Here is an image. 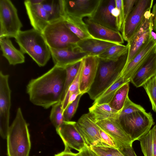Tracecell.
I'll use <instances>...</instances> for the list:
<instances>
[{
    "label": "cell",
    "mask_w": 156,
    "mask_h": 156,
    "mask_svg": "<svg viewBox=\"0 0 156 156\" xmlns=\"http://www.w3.org/2000/svg\"><path fill=\"white\" fill-rule=\"evenodd\" d=\"M66 76L65 68L54 65L42 75L30 80L26 88L30 101L45 109L61 101Z\"/></svg>",
    "instance_id": "cell-1"
},
{
    "label": "cell",
    "mask_w": 156,
    "mask_h": 156,
    "mask_svg": "<svg viewBox=\"0 0 156 156\" xmlns=\"http://www.w3.org/2000/svg\"><path fill=\"white\" fill-rule=\"evenodd\" d=\"M128 52L116 60L99 58V63L93 84L87 92L95 100L120 77L127 62Z\"/></svg>",
    "instance_id": "cell-2"
},
{
    "label": "cell",
    "mask_w": 156,
    "mask_h": 156,
    "mask_svg": "<svg viewBox=\"0 0 156 156\" xmlns=\"http://www.w3.org/2000/svg\"><path fill=\"white\" fill-rule=\"evenodd\" d=\"M20 50L30 56L40 67L45 66L51 55L42 33L34 28L21 30L15 38Z\"/></svg>",
    "instance_id": "cell-3"
},
{
    "label": "cell",
    "mask_w": 156,
    "mask_h": 156,
    "mask_svg": "<svg viewBox=\"0 0 156 156\" xmlns=\"http://www.w3.org/2000/svg\"><path fill=\"white\" fill-rule=\"evenodd\" d=\"M8 156H29L31 142L28 125L19 107L7 136Z\"/></svg>",
    "instance_id": "cell-4"
},
{
    "label": "cell",
    "mask_w": 156,
    "mask_h": 156,
    "mask_svg": "<svg viewBox=\"0 0 156 156\" xmlns=\"http://www.w3.org/2000/svg\"><path fill=\"white\" fill-rule=\"evenodd\" d=\"M42 33L49 48L53 49L75 48L80 40L66 26L64 19L49 23Z\"/></svg>",
    "instance_id": "cell-5"
},
{
    "label": "cell",
    "mask_w": 156,
    "mask_h": 156,
    "mask_svg": "<svg viewBox=\"0 0 156 156\" xmlns=\"http://www.w3.org/2000/svg\"><path fill=\"white\" fill-rule=\"evenodd\" d=\"M119 119L122 128L133 142L147 133L154 124L151 113L145 110L119 116Z\"/></svg>",
    "instance_id": "cell-6"
},
{
    "label": "cell",
    "mask_w": 156,
    "mask_h": 156,
    "mask_svg": "<svg viewBox=\"0 0 156 156\" xmlns=\"http://www.w3.org/2000/svg\"><path fill=\"white\" fill-rule=\"evenodd\" d=\"M22 27L17 9L12 2L0 0V38H15Z\"/></svg>",
    "instance_id": "cell-7"
},
{
    "label": "cell",
    "mask_w": 156,
    "mask_h": 156,
    "mask_svg": "<svg viewBox=\"0 0 156 156\" xmlns=\"http://www.w3.org/2000/svg\"><path fill=\"white\" fill-rule=\"evenodd\" d=\"M153 0H138L125 21L122 35L124 40L129 41L141 26L146 12L151 10Z\"/></svg>",
    "instance_id": "cell-8"
},
{
    "label": "cell",
    "mask_w": 156,
    "mask_h": 156,
    "mask_svg": "<svg viewBox=\"0 0 156 156\" xmlns=\"http://www.w3.org/2000/svg\"><path fill=\"white\" fill-rule=\"evenodd\" d=\"M153 26L152 16L151 10L145 13L143 23L138 30L127 42L129 51L126 66L151 39L152 37L151 33L153 30Z\"/></svg>",
    "instance_id": "cell-9"
},
{
    "label": "cell",
    "mask_w": 156,
    "mask_h": 156,
    "mask_svg": "<svg viewBox=\"0 0 156 156\" xmlns=\"http://www.w3.org/2000/svg\"><path fill=\"white\" fill-rule=\"evenodd\" d=\"M9 75L0 72V134L6 139L9 129L11 93L9 83Z\"/></svg>",
    "instance_id": "cell-10"
},
{
    "label": "cell",
    "mask_w": 156,
    "mask_h": 156,
    "mask_svg": "<svg viewBox=\"0 0 156 156\" xmlns=\"http://www.w3.org/2000/svg\"><path fill=\"white\" fill-rule=\"evenodd\" d=\"M75 126L88 146L100 145L103 143L99 133L101 128L89 112L83 115Z\"/></svg>",
    "instance_id": "cell-11"
},
{
    "label": "cell",
    "mask_w": 156,
    "mask_h": 156,
    "mask_svg": "<svg viewBox=\"0 0 156 156\" xmlns=\"http://www.w3.org/2000/svg\"><path fill=\"white\" fill-rule=\"evenodd\" d=\"M76 122L65 121L56 128L58 134L62 139L65 148L80 151L87 145L77 129Z\"/></svg>",
    "instance_id": "cell-12"
},
{
    "label": "cell",
    "mask_w": 156,
    "mask_h": 156,
    "mask_svg": "<svg viewBox=\"0 0 156 156\" xmlns=\"http://www.w3.org/2000/svg\"><path fill=\"white\" fill-rule=\"evenodd\" d=\"M116 10L115 0H101L93 16L88 18L100 25L118 31L116 23Z\"/></svg>",
    "instance_id": "cell-13"
},
{
    "label": "cell",
    "mask_w": 156,
    "mask_h": 156,
    "mask_svg": "<svg viewBox=\"0 0 156 156\" xmlns=\"http://www.w3.org/2000/svg\"><path fill=\"white\" fill-rule=\"evenodd\" d=\"M101 0H63L66 15L83 19L91 18L96 11Z\"/></svg>",
    "instance_id": "cell-14"
},
{
    "label": "cell",
    "mask_w": 156,
    "mask_h": 156,
    "mask_svg": "<svg viewBox=\"0 0 156 156\" xmlns=\"http://www.w3.org/2000/svg\"><path fill=\"white\" fill-rule=\"evenodd\" d=\"M156 74V45L131 77L130 81L136 87L143 86Z\"/></svg>",
    "instance_id": "cell-15"
},
{
    "label": "cell",
    "mask_w": 156,
    "mask_h": 156,
    "mask_svg": "<svg viewBox=\"0 0 156 156\" xmlns=\"http://www.w3.org/2000/svg\"><path fill=\"white\" fill-rule=\"evenodd\" d=\"M49 48L54 65L64 68L81 62L88 56L82 52L77 46L74 48L61 49Z\"/></svg>",
    "instance_id": "cell-16"
},
{
    "label": "cell",
    "mask_w": 156,
    "mask_h": 156,
    "mask_svg": "<svg viewBox=\"0 0 156 156\" xmlns=\"http://www.w3.org/2000/svg\"><path fill=\"white\" fill-rule=\"evenodd\" d=\"M99 58L97 56H89L83 59L81 71L79 89L83 95L87 93L93 84L97 73Z\"/></svg>",
    "instance_id": "cell-17"
},
{
    "label": "cell",
    "mask_w": 156,
    "mask_h": 156,
    "mask_svg": "<svg viewBox=\"0 0 156 156\" xmlns=\"http://www.w3.org/2000/svg\"><path fill=\"white\" fill-rule=\"evenodd\" d=\"M84 21L93 38L117 44H122L124 43L122 35L119 32L100 25L88 18L85 19Z\"/></svg>",
    "instance_id": "cell-18"
},
{
    "label": "cell",
    "mask_w": 156,
    "mask_h": 156,
    "mask_svg": "<svg viewBox=\"0 0 156 156\" xmlns=\"http://www.w3.org/2000/svg\"><path fill=\"white\" fill-rule=\"evenodd\" d=\"M119 119H108L97 122L96 123L118 143L121 144L132 145L133 142L130 137L122 128Z\"/></svg>",
    "instance_id": "cell-19"
},
{
    "label": "cell",
    "mask_w": 156,
    "mask_h": 156,
    "mask_svg": "<svg viewBox=\"0 0 156 156\" xmlns=\"http://www.w3.org/2000/svg\"><path fill=\"white\" fill-rule=\"evenodd\" d=\"M24 3L33 28L42 33L49 23L46 12L41 3L34 4L30 0L25 1Z\"/></svg>",
    "instance_id": "cell-20"
},
{
    "label": "cell",
    "mask_w": 156,
    "mask_h": 156,
    "mask_svg": "<svg viewBox=\"0 0 156 156\" xmlns=\"http://www.w3.org/2000/svg\"><path fill=\"white\" fill-rule=\"evenodd\" d=\"M116 44H117L94 38L80 40L77 44V47L82 52L89 56H97Z\"/></svg>",
    "instance_id": "cell-21"
},
{
    "label": "cell",
    "mask_w": 156,
    "mask_h": 156,
    "mask_svg": "<svg viewBox=\"0 0 156 156\" xmlns=\"http://www.w3.org/2000/svg\"><path fill=\"white\" fill-rule=\"evenodd\" d=\"M156 44V42L152 37L141 50L126 66L121 76L130 81V78L134 72L144 61Z\"/></svg>",
    "instance_id": "cell-22"
},
{
    "label": "cell",
    "mask_w": 156,
    "mask_h": 156,
    "mask_svg": "<svg viewBox=\"0 0 156 156\" xmlns=\"http://www.w3.org/2000/svg\"><path fill=\"white\" fill-rule=\"evenodd\" d=\"M0 45L2 55L8 60L10 65L14 66L25 62L24 54L14 46L9 38H0Z\"/></svg>",
    "instance_id": "cell-23"
},
{
    "label": "cell",
    "mask_w": 156,
    "mask_h": 156,
    "mask_svg": "<svg viewBox=\"0 0 156 156\" xmlns=\"http://www.w3.org/2000/svg\"><path fill=\"white\" fill-rule=\"evenodd\" d=\"M64 20L68 28L80 40L93 38L90 34L87 25L83 19L73 16L66 15Z\"/></svg>",
    "instance_id": "cell-24"
},
{
    "label": "cell",
    "mask_w": 156,
    "mask_h": 156,
    "mask_svg": "<svg viewBox=\"0 0 156 156\" xmlns=\"http://www.w3.org/2000/svg\"><path fill=\"white\" fill-rule=\"evenodd\" d=\"M41 4L46 12L49 23L64 19L63 0H43Z\"/></svg>",
    "instance_id": "cell-25"
},
{
    "label": "cell",
    "mask_w": 156,
    "mask_h": 156,
    "mask_svg": "<svg viewBox=\"0 0 156 156\" xmlns=\"http://www.w3.org/2000/svg\"><path fill=\"white\" fill-rule=\"evenodd\" d=\"M89 111L96 122L109 118L119 119L120 112L112 108L108 104H93Z\"/></svg>",
    "instance_id": "cell-26"
},
{
    "label": "cell",
    "mask_w": 156,
    "mask_h": 156,
    "mask_svg": "<svg viewBox=\"0 0 156 156\" xmlns=\"http://www.w3.org/2000/svg\"><path fill=\"white\" fill-rule=\"evenodd\" d=\"M138 140L144 156H156V124Z\"/></svg>",
    "instance_id": "cell-27"
},
{
    "label": "cell",
    "mask_w": 156,
    "mask_h": 156,
    "mask_svg": "<svg viewBox=\"0 0 156 156\" xmlns=\"http://www.w3.org/2000/svg\"><path fill=\"white\" fill-rule=\"evenodd\" d=\"M130 82V81L126 80L123 77L120 76L114 83L94 100L93 104H109L119 88L123 85Z\"/></svg>",
    "instance_id": "cell-28"
},
{
    "label": "cell",
    "mask_w": 156,
    "mask_h": 156,
    "mask_svg": "<svg viewBox=\"0 0 156 156\" xmlns=\"http://www.w3.org/2000/svg\"><path fill=\"white\" fill-rule=\"evenodd\" d=\"M129 82L122 85L117 90L108 104L113 109L120 112L123 108L128 96Z\"/></svg>",
    "instance_id": "cell-29"
},
{
    "label": "cell",
    "mask_w": 156,
    "mask_h": 156,
    "mask_svg": "<svg viewBox=\"0 0 156 156\" xmlns=\"http://www.w3.org/2000/svg\"><path fill=\"white\" fill-rule=\"evenodd\" d=\"M127 44H116L108 48L98 57L100 59L108 60H116L128 52Z\"/></svg>",
    "instance_id": "cell-30"
},
{
    "label": "cell",
    "mask_w": 156,
    "mask_h": 156,
    "mask_svg": "<svg viewBox=\"0 0 156 156\" xmlns=\"http://www.w3.org/2000/svg\"><path fill=\"white\" fill-rule=\"evenodd\" d=\"M81 62L67 66L65 68L66 71V76L64 90L61 101H63L68 89L76 78L78 73Z\"/></svg>",
    "instance_id": "cell-31"
},
{
    "label": "cell",
    "mask_w": 156,
    "mask_h": 156,
    "mask_svg": "<svg viewBox=\"0 0 156 156\" xmlns=\"http://www.w3.org/2000/svg\"><path fill=\"white\" fill-rule=\"evenodd\" d=\"M50 119L55 129L62 124L65 121L62 103L59 101L52 106Z\"/></svg>",
    "instance_id": "cell-32"
},
{
    "label": "cell",
    "mask_w": 156,
    "mask_h": 156,
    "mask_svg": "<svg viewBox=\"0 0 156 156\" xmlns=\"http://www.w3.org/2000/svg\"><path fill=\"white\" fill-rule=\"evenodd\" d=\"M90 147L98 156H124L118 149L108 146L104 143L100 145Z\"/></svg>",
    "instance_id": "cell-33"
},
{
    "label": "cell",
    "mask_w": 156,
    "mask_h": 156,
    "mask_svg": "<svg viewBox=\"0 0 156 156\" xmlns=\"http://www.w3.org/2000/svg\"><path fill=\"white\" fill-rule=\"evenodd\" d=\"M151 102L153 110L156 112V74L143 86Z\"/></svg>",
    "instance_id": "cell-34"
},
{
    "label": "cell",
    "mask_w": 156,
    "mask_h": 156,
    "mask_svg": "<svg viewBox=\"0 0 156 156\" xmlns=\"http://www.w3.org/2000/svg\"><path fill=\"white\" fill-rule=\"evenodd\" d=\"M83 64V59L81 61L80 66L77 76L69 86L65 98L62 102L64 111L68 105L69 98L71 95L76 92L80 91L79 89L80 77Z\"/></svg>",
    "instance_id": "cell-35"
},
{
    "label": "cell",
    "mask_w": 156,
    "mask_h": 156,
    "mask_svg": "<svg viewBox=\"0 0 156 156\" xmlns=\"http://www.w3.org/2000/svg\"><path fill=\"white\" fill-rule=\"evenodd\" d=\"M116 23L117 30L121 32L124 23L123 0H115Z\"/></svg>",
    "instance_id": "cell-36"
},
{
    "label": "cell",
    "mask_w": 156,
    "mask_h": 156,
    "mask_svg": "<svg viewBox=\"0 0 156 156\" xmlns=\"http://www.w3.org/2000/svg\"><path fill=\"white\" fill-rule=\"evenodd\" d=\"M144 110H145L142 106L133 103L128 97L123 108L120 112L119 116L128 114L136 111Z\"/></svg>",
    "instance_id": "cell-37"
},
{
    "label": "cell",
    "mask_w": 156,
    "mask_h": 156,
    "mask_svg": "<svg viewBox=\"0 0 156 156\" xmlns=\"http://www.w3.org/2000/svg\"><path fill=\"white\" fill-rule=\"evenodd\" d=\"M82 95V94L79 95L76 99L68 105L64 111L63 114L65 121H70L76 111L80 98Z\"/></svg>",
    "instance_id": "cell-38"
},
{
    "label": "cell",
    "mask_w": 156,
    "mask_h": 156,
    "mask_svg": "<svg viewBox=\"0 0 156 156\" xmlns=\"http://www.w3.org/2000/svg\"><path fill=\"white\" fill-rule=\"evenodd\" d=\"M99 133L103 143L110 147L118 149L117 141L101 128L99 129Z\"/></svg>",
    "instance_id": "cell-39"
},
{
    "label": "cell",
    "mask_w": 156,
    "mask_h": 156,
    "mask_svg": "<svg viewBox=\"0 0 156 156\" xmlns=\"http://www.w3.org/2000/svg\"><path fill=\"white\" fill-rule=\"evenodd\" d=\"M124 23L138 0H123Z\"/></svg>",
    "instance_id": "cell-40"
},
{
    "label": "cell",
    "mask_w": 156,
    "mask_h": 156,
    "mask_svg": "<svg viewBox=\"0 0 156 156\" xmlns=\"http://www.w3.org/2000/svg\"><path fill=\"white\" fill-rule=\"evenodd\" d=\"M118 149L124 156H137L132 147V145L118 143Z\"/></svg>",
    "instance_id": "cell-41"
},
{
    "label": "cell",
    "mask_w": 156,
    "mask_h": 156,
    "mask_svg": "<svg viewBox=\"0 0 156 156\" xmlns=\"http://www.w3.org/2000/svg\"><path fill=\"white\" fill-rule=\"evenodd\" d=\"M77 154L78 156H98L88 145L86 146Z\"/></svg>",
    "instance_id": "cell-42"
},
{
    "label": "cell",
    "mask_w": 156,
    "mask_h": 156,
    "mask_svg": "<svg viewBox=\"0 0 156 156\" xmlns=\"http://www.w3.org/2000/svg\"><path fill=\"white\" fill-rule=\"evenodd\" d=\"M54 156H78L77 153L72 152L68 148H65L63 151L55 154Z\"/></svg>",
    "instance_id": "cell-43"
},
{
    "label": "cell",
    "mask_w": 156,
    "mask_h": 156,
    "mask_svg": "<svg viewBox=\"0 0 156 156\" xmlns=\"http://www.w3.org/2000/svg\"><path fill=\"white\" fill-rule=\"evenodd\" d=\"M151 13L152 16L153 29L156 32V3L153 7Z\"/></svg>",
    "instance_id": "cell-44"
},
{
    "label": "cell",
    "mask_w": 156,
    "mask_h": 156,
    "mask_svg": "<svg viewBox=\"0 0 156 156\" xmlns=\"http://www.w3.org/2000/svg\"><path fill=\"white\" fill-rule=\"evenodd\" d=\"M80 94H81L80 91H78L73 93L71 95L69 98L68 105L72 103L73 101H74L76 98L77 96Z\"/></svg>",
    "instance_id": "cell-45"
},
{
    "label": "cell",
    "mask_w": 156,
    "mask_h": 156,
    "mask_svg": "<svg viewBox=\"0 0 156 156\" xmlns=\"http://www.w3.org/2000/svg\"><path fill=\"white\" fill-rule=\"evenodd\" d=\"M151 36L153 39L156 42V34L152 31L151 33Z\"/></svg>",
    "instance_id": "cell-46"
},
{
    "label": "cell",
    "mask_w": 156,
    "mask_h": 156,
    "mask_svg": "<svg viewBox=\"0 0 156 156\" xmlns=\"http://www.w3.org/2000/svg\"></svg>",
    "instance_id": "cell-47"
}]
</instances>
